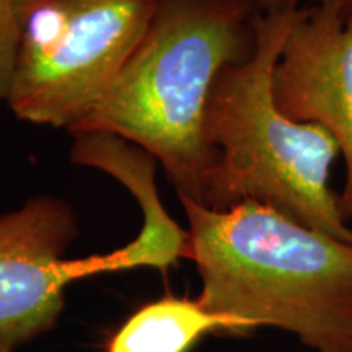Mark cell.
Listing matches in <instances>:
<instances>
[{"mask_svg": "<svg viewBox=\"0 0 352 352\" xmlns=\"http://www.w3.org/2000/svg\"><path fill=\"white\" fill-rule=\"evenodd\" d=\"M44 2H47V0H12L13 13H15V19L19 21L20 28L21 25H23V21L34 12V8H38ZM254 2L259 3V6H261L266 12H270V10H277V8L287 7L289 3L297 2V0H254Z\"/></svg>", "mask_w": 352, "mask_h": 352, "instance_id": "9", "label": "cell"}, {"mask_svg": "<svg viewBox=\"0 0 352 352\" xmlns=\"http://www.w3.org/2000/svg\"><path fill=\"white\" fill-rule=\"evenodd\" d=\"M76 235L74 210L56 197H34L0 217V340L12 351L54 327L72 280L147 266L134 240L107 254L65 259Z\"/></svg>", "mask_w": 352, "mask_h": 352, "instance_id": "5", "label": "cell"}, {"mask_svg": "<svg viewBox=\"0 0 352 352\" xmlns=\"http://www.w3.org/2000/svg\"><path fill=\"white\" fill-rule=\"evenodd\" d=\"M272 90L280 111L320 126L336 142L346 170L338 209L352 222V30L333 8L303 7L277 60Z\"/></svg>", "mask_w": 352, "mask_h": 352, "instance_id": "6", "label": "cell"}, {"mask_svg": "<svg viewBox=\"0 0 352 352\" xmlns=\"http://www.w3.org/2000/svg\"><path fill=\"white\" fill-rule=\"evenodd\" d=\"M303 6L300 0L263 12L256 47L246 60L220 72L206 109V138L215 164L199 206L227 210L256 202L308 228L352 243L329 173L340 148L327 131L280 111L272 78L284 44Z\"/></svg>", "mask_w": 352, "mask_h": 352, "instance_id": "3", "label": "cell"}, {"mask_svg": "<svg viewBox=\"0 0 352 352\" xmlns=\"http://www.w3.org/2000/svg\"><path fill=\"white\" fill-rule=\"evenodd\" d=\"M254 0H157L151 25L120 77L72 134L104 132L138 145L199 204L215 164L206 109L223 69L256 47Z\"/></svg>", "mask_w": 352, "mask_h": 352, "instance_id": "2", "label": "cell"}, {"mask_svg": "<svg viewBox=\"0 0 352 352\" xmlns=\"http://www.w3.org/2000/svg\"><path fill=\"white\" fill-rule=\"evenodd\" d=\"M311 6H324L333 8L338 16L352 30V0H310Z\"/></svg>", "mask_w": 352, "mask_h": 352, "instance_id": "10", "label": "cell"}, {"mask_svg": "<svg viewBox=\"0 0 352 352\" xmlns=\"http://www.w3.org/2000/svg\"><path fill=\"white\" fill-rule=\"evenodd\" d=\"M215 331L235 334V327L197 300L164 297L132 315L114 334L108 352H186Z\"/></svg>", "mask_w": 352, "mask_h": 352, "instance_id": "7", "label": "cell"}, {"mask_svg": "<svg viewBox=\"0 0 352 352\" xmlns=\"http://www.w3.org/2000/svg\"><path fill=\"white\" fill-rule=\"evenodd\" d=\"M157 0H47L21 25L7 104L70 134L98 107L142 41Z\"/></svg>", "mask_w": 352, "mask_h": 352, "instance_id": "4", "label": "cell"}, {"mask_svg": "<svg viewBox=\"0 0 352 352\" xmlns=\"http://www.w3.org/2000/svg\"><path fill=\"white\" fill-rule=\"evenodd\" d=\"M20 34V25L13 13L12 0H0V103L7 100Z\"/></svg>", "mask_w": 352, "mask_h": 352, "instance_id": "8", "label": "cell"}, {"mask_svg": "<svg viewBox=\"0 0 352 352\" xmlns=\"http://www.w3.org/2000/svg\"><path fill=\"white\" fill-rule=\"evenodd\" d=\"M0 352H12L10 347H8L2 340H0Z\"/></svg>", "mask_w": 352, "mask_h": 352, "instance_id": "11", "label": "cell"}, {"mask_svg": "<svg viewBox=\"0 0 352 352\" xmlns=\"http://www.w3.org/2000/svg\"><path fill=\"white\" fill-rule=\"evenodd\" d=\"M179 199L206 310L235 334L271 327L315 352H352V243L256 202L214 210Z\"/></svg>", "mask_w": 352, "mask_h": 352, "instance_id": "1", "label": "cell"}]
</instances>
